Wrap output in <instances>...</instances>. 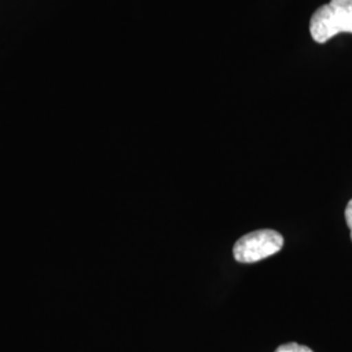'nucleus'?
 <instances>
[{
    "mask_svg": "<svg viewBox=\"0 0 352 352\" xmlns=\"http://www.w3.org/2000/svg\"><path fill=\"white\" fill-rule=\"evenodd\" d=\"M311 36L325 43L340 33H352V0H331L320 7L311 19Z\"/></svg>",
    "mask_w": 352,
    "mask_h": 352,
    "instance_id": "obj_1",
    "label": "nucleus"
},
{
    "mask_svg": "<svg viewBox=\"0 0 352 352\" xmlns=\"http://www.w3.org/2000/svg\"><path fill=\"white\" fill-rule=\"evenodd\" d=\"M283 236L274 230H257L241 236L234 245V257L240 264H253L282 250Z\"/></svg>",
    "mask_w": 352,
    "mask_h": 352,
    "instance_id": "obj_2",
    "label": "nucleus"
},
{
    "mask_svg": "<svg viewBox=\"0 0 352 352\" xmlns=\"http://www.w3.org/2000/svg\"><path fill=\"white\" fill-rule=\"evenodd\" d=\"M276 352H314L309 347L302 346L298 343H286L279 346Z\"/></svg>",
    "mask_w": 352,
    "mask_h": 352,
    "instance_id": "obj_3",
    "label": "nucleus"
},
{
    "mask_svg": "<svg viewBox=\"0 0 352 352\" xmlns=\"http://www.w3.org/2000/svg\"><path fill=\"white\" fill-rule=\"evenodd\" d=\"M344 215H346V222H347V226L351 231V240H352V200L347 204L346 206V210H344Z\"/></svg>",
    "mask_w": 352,
    "mask_h": 352,
    "instance_id": "obj_4",
    "label": "nucleus"
}]
</instances>
